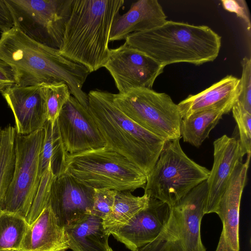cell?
<instances>
[{"mask_svg":"<svg viewBox=\"0 0 251 251\" xmlns=\"http://www.w3.org/2000/svg\"><path fill=\"white\" fill-rule=\"evenodd\" d=\"M0 59L11 69L15 85L64 82L73 97L87 108L88 94L82 87L90 73L85 67L63 56L59 49L40 44L13 26L2 32Z\"/></svg>","mask_w":251,"mask_h":251,"instance_id":"obj_1","label":"cell"},{"mask_svg":"<svg viewBox=\"0 0 251 251\" xmlns=\"http://www.w3.org/2000/svg\"><path fill=\"white\" fill-rule=\"evenodd\" d=\"M124 0H73L59 50L91 73L103 67L110 55L109 37Z\"/></svg>","mask_w":251,"mask_h":251,"instance_id":"obj_2","label":"cell"},{"mask_svg":"<svg viewBox=\"0 0 251 251\" xmlns=\"http://www.w3.org/2000/svg\"><path fill=\"white\" fill-rule=\"evenodd\" d=\"M222 38L210 27L167 21L154 28L128 35V46L146 54L164 68L187 63L199 66L218 57Z\"/></svg>","mask_w":251,"mask_h":251,"instance_id":"obj_3","label":"cell"},{"mask_svg":"<svg viewBox=\"0 0 251 251\" xmlns=\"http://www.w3.org/2000/svg\"><path fill=\"white\" fill-rule=\"evenodd\" d=\"M88 100L87 109L105 142V147L122 155L148 176L165 141L125 115L114 103L113 93L91 90Z\"/></svg>","mask_w":251,"mask_h":251,"instance_id":"obj_4","label":"cell"},{"mask_svg":"<svg viewBox=\"0 0 251 251\" xmlns=\"http://www.w3.org/2000/svg\"><path fill=\"white\" fill-rule=\"evenodd\" d=\"M62 172L95 189L133 192L144 188L147 182L137 167L106 147L66 156Z\"/></svg>","mask_w":251,"mask_h":251,"instance_id":"obj_5","label":"cell"},{"mask_svg":"<svg viewBox=\"0 0 251 251\" xmlns=\"http://www.w3.org/2000/svg\"><path fill=\"white\" fill-rule=\"evenodd\" d=\"M180 139L165 141L159 157L147 176L145 193L170 207L208 178L210 171L183 151Z\"/></svg>","mask_w":251,"mask_h":251,"instance_id":"obj_6","label":"cell"},{"mask_svg":"<svg viewBox=\"0 0 251 251\" xmlns=\"http://www.w3.org/2000/svg\"><path fill=\"white\" fill-rule=\"evenodd\" d=\"M206 180L171 206L168 221L159 235L137 251H206L201 236L205 214Z\"/></svg>","mask_w":251,"mask_h":251,"instance_id":"obj_7","label":"cell"},{"mask_svg":"<svg viewBox=\"0 0 251 251\" xmlns=\"http://www.w3.org/2000/svg\"><path fill=\"white\" fill-rule=\"evenodd\" d=\"M116 106L138 125L165 141L180 139L182 120L179 108L171 97L152 89H131L113 94Z\"/></svg>","mask_w":251,"mask_h":251,"instance_id":"obj_8","label":"cell"},{"mask_svg":"<svg viewBox=\"0 0 251 251\" xmlns=\"http://www.w3.org/2000/svg\"><path fill=\"white\" fill-rule=\"evenodd\" d=\"M14 26L32 40L59 49L73 0H4Z\"/></svg>","mask_w":251,"mask_h":251,"instance_id":"obj_9","label":"cell"},{"mask_svg":"<svg viewBox=\"0 0 251 251\" xmlns=\"http://www.w3.org/2000/svg\"><path fill=\"white\" fill-rule=\"evenodd\" d=\"M44 135V127L26 135L16 133L14 170L2 211L26 218L41 179L40 157Z\"/></svg>","mask_w":251,"mask_h":251,"instance_id":"obj_10","label":"cell"},{"mask_svg":"<svg viewBox=\"0 0 251 251\" xmlns=\"http://www.w3.org/2000/svg\"><path fill=\"white\" fill-rule=\"evenodd\" d=\"M55 123L65 157L106 146L88 109L73 96L63 106Z\"/></svg>","mask_w":251,"mask_h":251,"instance_id":"obj_11","label":"cell"},{"mask_svg":"<svg viewBox=\"0 0 251 251\" xmlns=\"http://www.w3.org/2000/svg\"><path fill=\"white\" fill-rule=\"evenodd\" d=\"M113 77L119 93L131 89H151L164 67L146 54L126 43L110 49L104 67Z\"/></svg>","mask_w":251,"mask_h":251,"instance_id":"obj_12","label":"cell"},{"mask_svg":"<svg viewBox=\"0 0 251 251\" xmlns=\"http://www.w3.org/2000/svg\"><path fill=\"white\" fill-rule=\"evenodd\" d=\"M95 189L62 172L56 176L51 185L49 203L64 227L91 214Z\"/></svg>","mask_w":251,"mask_h":251,"instance_id":"obj_13","label":"cell"},{"mask_svg":"<svg viewBox=\"0 0 251 251\" xmlns=\"http://www.w3.org/2000/svg\"><path fill=\"white\" fill-rule=\"evenodd\" d=\"M250 157L237 164L218 204L215 213L221 219L223 230L216 251H239L240 205Z\"/></svg>","mask_w":251,"mask_h":251,"instance_id":"obj_14","label":"cell"},{"mask_svg":"<svg viewBox=\"0 0 251 251\" xmlns=\"http://www.w3.org/2000/svg\"><path fill=\"white\" fill-rule=\"evenodd\" d=\"M171 207L166 203L150 197L148 205L111 234L131 251L151 242L167 224Z\"/></svg>","mask_w":251,"mask_h":251,"instance_id":"obj_15","label":"cell"},{"mask_svg":"<svg viewBox=\"0 0 251 251\" xmlns=\"http://www.w3.org/2000/svg\"><path fill=\"white\" fill-rule=\"evenodd\" d=\"M0 93L13 112L16 133L28 134L44 127L47 121L44 84H15Z\"/></svg>","mask_w":251,"mask_h":251,"instance_id":"obj_16","label":"cell"},{"mask_svg":"<svg viewBox=\"0 0 251 251\" xmlns=\"http://www.w3.org/2000/svg\"><path fill=\"white\" fill-rule=\"evenodd\" d=\"M214 161L206 180L205 214L215 213L220 198L237 164L246 154L239 140L224 135L213 142Z\"/></svg>","mask_w":251,"mask_h":251,"instance_id":"obj_17","label":"cell"},{"mask_svg":"<svg viewBox=\"0 0 251 251\" xmlns=\"http://www.w3.org/2000/svg\"><path fill=\"white\" fill-rule=\"evenodd\" d=\"M69 249L65 227L49 203L29 225L18 251H67Z\"/></svg>","mask_w":251,"mask_h":251,"instance_id":"obj_18","label":"cell"},{"mask_svg":"<svg viewBox=\"0 0 251 251\" xmlns=\"http://www.w3.org/2000/svg\"><path fill=\"white\" fill-rule=\"evenodd\" d=\"M167 16L157 0H139L133 3L128 11L114 22L109 41L125 39L132 33L150 30L162 25Z\"/></svg>","mask_w":251,"mask_h":251,"instance_id":"obj_19","label":"cell"},{"mask_svg":"<svg viewBox=\"0 0 251 251\" xmlns=\"http://www.w3.org/2000/svg\"><path fill=\"white\" fill-rule=\"evenodd\" d=\"M239 83L240 78L227 75L202 91L189 95L177 104L182 119L238 99Z\"/></svg>","mask_w":251,"mask_h":251,"instance_id":"obj_20","label":"cell"},{"mask_svg":"<svg viewBox=\"0 0 251 251\" xmlns=\"http://www.w3.org/2000/svg\"><path fill=\"white\" fill-rule=\"evenodd\" d=\"M69 248L73 251H108V234L103 220L91 214L65 227Z\"/></svg>","mask_w":251,"mask_h":251,"instance_id":"obj_21","label":"cell"},{"mask_svg":"<svg viewBox=\"0 0 251 251\" xmlns=\"http://www.w3.org/2000/svg\"><path fill=\"white\" fill-rule=\"evenodd\" d=\"M238 100L234 99L222 105L214 106L182 119L180 136L183 141L197 148L208 137L210 131L225 114L229 113Z\"/></svg>","mask_w":251,"mask_h":251,"instance_id":"obj_22","label":"cell"},{"mask_svg":"<svg viewBox=\"0 0 251 251\" xmlns=\"http://www.w3.org/2000/svg\"><path fill=\"white\" fill-rule=\"evenodd\" d=\"M150 197L146 194L135 196L130 191H116L112 209L103 220L106 232L110 235L126 224L134 215L146 207Z\"/></svg>","mask_w":251,"mask_h":251,"instance_id":"obj_23","label":"cell"},{"mask_svg":"<svg viewBox=\"0 0 251 251\" xmlns=\"http://www.w3.org/2000/svg\"><path fill=\"white\" fill-rule=\"evenodd\" d=\"M45 135L40 157V175L42 176L50 165L56 176L62 172L65 157L56 123L47 121L44 125Z\"/></svg>","mask_w":251,"mask_h":251,"instance_id":"obj_24","label":"cell"},{"mask_svg":"<svg viewBox=\"0 0 251 251\" xmlns=\"http://www.w3.org/2000/svg\"><path fill=\"white\" fill-rule=\"evenodd\" d=\"M29 226L24 217L2 211L0 215V251H18Z\"/></svg>","mask_w":251,"mask_h":251,"instance_id":"obj_25","label":"cell"},{"mask_svg":"<svg viewBox=\"0 0 251 251\" xmlns=\"http://www.w3.org/2000/svg\"><path fill=\"white\" fill-rule=\"evenodd\" d=\"M47 121L54 125L63 106L71 96L67 84L64 82L44 84Z\"/></svg>","mask_w":251,"mask_h":251,"instance_id":"obj_26","label":"cell"},{"mask_svg":"<svg viewBox=\"0 0 251 251\" xmlns=\"http://www.w3.org/2000/svg\"><path fill=\"white\" fill-rule=\"evenodd\" d=\"M55 176L50 165L41 177L38 190L25 218L29 225L36 219L48 205L51 185Z\"/></svg>","mask_w":251,"mask_h":251,"instance_id":"obj_27","label":"cell"},{"mask_svg":"<svg viewBox=\"0 0 251 251\" xmlns=\"http://www.w3.org/2000/svg\"><path fill=\"white\" fill-rule=\"evenodd\" d=\"M231 111L236 122L241 147L247 155L251 151V113L247 111L238 101L232 106Z\"/></svg>","mask_w":251,"mask_h":251,"instance_id":"obj_28","label":"cell"},{"mask_svg":"<svg viewBox=\"0 0 251 251\" xmlns=\"http://www.w3.org/2000/svg\"><path fill=\"white\" fill-rule=\"evenodd\" d=\"M242 74L240 78L238 101L251 113V60L244 57L241 60Z\"/></svg>","mask_w":251,"mask_h":251,"instance_id":"obj_29","label":"cell"},{"mask_svg":"<svg viewBox=\"0 0 251 251\" xmlns=\"http://www.w3.org/2000/svg\"><path fill=\"white\" fill-rule=\"evenodd\" d=\"M116 191L107 189H95L94 200L91 214L103 220L113 205Z\"/></svg>","mask_w":251,"mask_h":251,"instance_id":"obj_30","label":"cell"},{"mask_svg":"<svg viewBox=\"0 0 251 251\" xmlns=\"http://www.w3.org/2000/svg\"><path fill=\"white\" fill-rule=\"evenodd\" d=\"M223 7L226 11L236 14L242 19L246 27L248 35L251 36V22L249 8L245 0H222Z\"/></svg>","mask_w":251,"mask_h":251,"instance_id":"obj_31","label":"cell"},{"mask_svg":"<svg viewBox=\"0 0 251 251\" xmlns=\"http://www.w3.org/2000/svg\"><path fill=\"white\" fill-rule=\"evenodd\" d=\"M15 84L11 69L4 61L0 59V92Z\"/></svg>","mask_w":251,"mask_h":251,"instance_id":"obj_32","label":"cell"},{"mask_svg":"<svg viewBox=\"0 0 251 251\" xmlns=\"http://www.w3.org/2000/svg\"><path fill=\"white\" fill-rule=\"evenodd\" d=\"M14 26V22L10 11L4 0H0V29L5 32Z\"/></svg>","mask_w":251,"mask_h":251,"instance_id":"obj_33","label":"cell"},{"mask_svg":"<svg viewBox=\"0 0 251 251\" xmlns=\"http://www.w3.org/2000/svg\"><path fill=\"white\" fill-rule=\"evenodd\" d=\"M108 251H113V250H112V249L111 248H109V249L108 250Z\"/></svg>","mask_w":251,"mask_h":251,"instance_id":"obj_34","label":"cell"},{"mask_svg":"<svg viewBox=\"0 0 251 251\" xmlns=\"http://www.w3.org/2000/svg\"><path fill=\"white\" fill-rule=\"evenodd\" d=\"M1 130V129H0V138Z\"/></svg>","mask_w":251,"mask_h":251,"instance_id":"obj_35","label":"cell"}]
</instances>
